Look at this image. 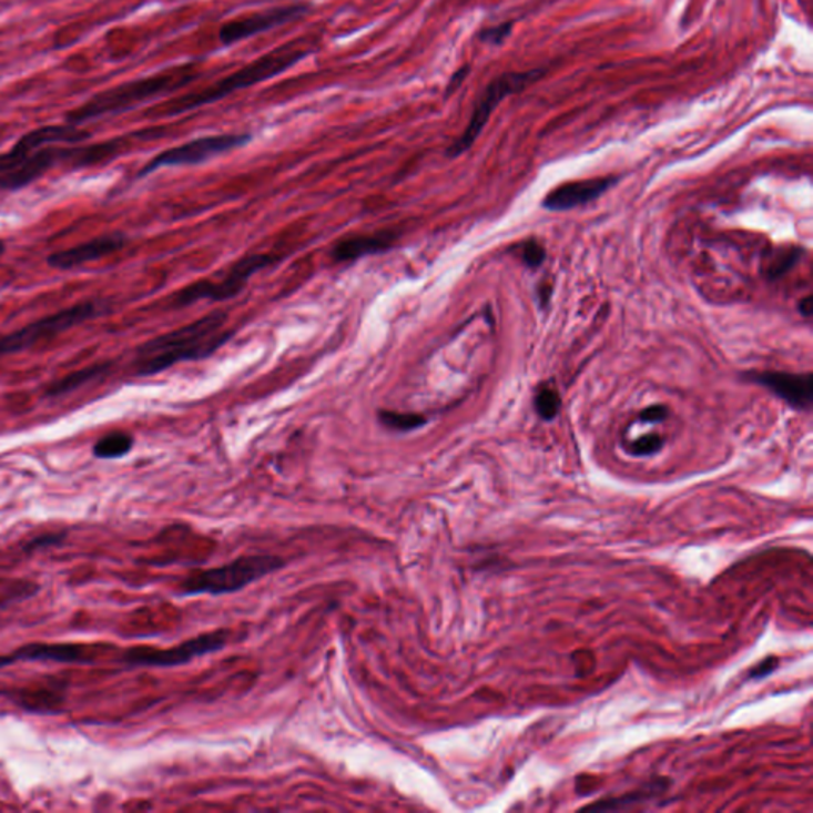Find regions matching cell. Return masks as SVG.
<instances>
[{"mask_svg": "<svg viewBox=\"0 0 813 813\" xmlns=\"http://www.w3.org/2000/svg\"><path fill=\"white\" fill-rule=\"evenodd\" d=\"M104 307L98 303H80L64 308L58 314L48 315L39 322L21 327L9 336L0 337V356L14 355L24 349L34 347L45 338H53L59 334L68 333L72 327L82 325L88 319L98 318Z\"/></svg>", "mask_w": 813, "mask_h": 813, "instance_id": "obj_7", "label": "cell"}, {"mask_svg": "<svg viewBox=\"0 0 813 813\" xmlns=\"http://www.w3.org/2000/svg\"><path fill=\"white\" fill-rule=\"evenodd\" d=\"M226 326L227 316L223 312H215L191 325L146 342L138 349L135 374L139 377H150L164 373L180 360L207 358L230 338Z\"/></svg>", "mask_w": 813, "mask_h": 813, "instance_id": "obj_2", "label": "cell"}, {"mask_svg": "<svg viewBox=\"0 0 813 813\" xmlns=\"http://www.w3.org/2000/svg\"><path fill=\"white\" fill-rule=\"evenodd\" d=\"M252 140L250 134H221L209 135L191 140L183 145L174 146V149L165 150V152L154 156L145 167L140 172V176L152 174L161 167H176V165H194L202 164L220 154L231 152L234 149H241Z\"/></svg>", "mask_w": 813, "mask_h": 813, "instance_id": "obj_9", "label": "cell"}, {"mask_svg": "<svg viewBox=\"0 0 813 813\" xmlns=\"http://www.w3.org/2000/svg\"><path fill=\"white\" fill-rule=\"evenodd\" d=\"M521 256L526 266L536 268L542 266L546 260V250L537 241H529L521 246Z\"/></svg>", "mask_w": 813, "mask_h": 813, "instance_id": "obj_22", "label": "cell"}, {"mask_svg": "<svg viewBox=\"0 0 813 813\" xmlns=\"http://www.w3.org/2000/svg\"><path fill=\"white\" fill-rule=\"evenodd\" d=\"M283 566L285 562L277 557L238 558L220 568L194 570L183 580L182 593L186 596L235 593L253 581L282 569Z\"/></svg>", "mask_w": 813, "mask_h": 813, "instance_id": "obj_5", "label": "cell"}, {"mask_svg": "<svg viewBox=\"0 0 813 813\" xmlns=\"http://www.w3.org/2000/svg\"><path fill=\"white\" fill-rule=\"evenodd\" d=\"M395 242V235L392 233H378L370 235H358V237H348L338 242L333 250V257L337 263L344 261H355L359 257L377 255V253L386 252Z\"/></svg>", "mask_w": 813, "mask_h": 813, "instance_id": "obj_16", "label": "cell"}, {"mask_svg": "<svg viewBox=\"0 0 813 813\" xmlns=\"http://www.w3.org/2000/svg\"><path fill=\"white\" fill-rule=\"evenodd\" d=\"M311 53V48L304 45L303 40H293V42L268 51L264 57L250 62L245 68L238 69L233 75L213 83L212 87L205 88L199 93L180 95V98L172 99L171 102L153 106L149 113L152 116H176L190 112V110L215 104L220 99L227 98L235 91L245 90V88L255 87L257 83L274 79L280 73L294 68L297 62L303 61Z\"/></svg>", "mask_w": 813, "mask_h": 813, "instance_id": "obj_3", "label": "cell"}, {"mask_svg": "<svg viewBox=\"0 0 813 813\" xmlns=\"http://www.w3.org/2000/svg\"><path fill=\"white\" fill-rule=\"evenodd\" d=\"M546 75V69H531L526 72H507L502 75L496 77L491 83L485 88L480 99H478L476 109H474L472 116H470L469 124H467L466 131L463 132L461 138L456 140L454 145L448 149V156L458 157L463 153H466L470 146L476 143L478 135L481 134L485 126L491 118V113L495 112L496 106L500 104V101L507 98V95L524 91L529 84L537 82Z\"/></svg>", "mask_w": 813, "mask_h": 813, "instance_id": "obj_6", "label": "cell"}, {"mask_svg": "<svg viewBox=\"0 0 813 813\" xmlns=\"http://www.w3.org/2000/svg\"><path fill=\"white\" fill-rule=\"evenodd\" d=\"M109 370V364H95V366L84 367L82 370L68 375V377L59 378L48 386L47 396L57 397L69 395V393L75 392L80 386L90 384L94 378L101 377L102 374Z\"/></svg>", "mask_w": 813, "mask_h": 813, "instance_id": "obj_17", "label": "cell"}, {"mask_svg": "<svg viewBox=\"0 0 813 813\" xmlns=\"http://www.w3.org/2000/svg\"><path fill=\"white\" fill-rule=\"evenodd\" d=\"M749 378L758 385L766 386L769 392L797 410H809L812 406V374L753 373L749 374Z\"/></svg>", "mask_w": 813, "mask_h": 813, "instance_id": "obj_14", "label": "cell"}, {"mask_svg": "<svg viewBox=\"0 0 813 813\" xmlns=\"http://www.w3.org/2000/svg\"><path fill=\"white\" fill-rule=\"evenodd\" d=\"M801 253L797 248L782 250V252H779L774 260H772L771 266H769V277L780 278L782 275H785L797 263Z\"/></svg>", "mask_w": 813, "mask_h": 813, "instance_id": "obj_21", "label": "cell"}, {"mask_svg": "<svg viewBox=\"0 0 813 813\" xmlns=\"http://www.w3.org/2000/svg\"><path fill=\"white\" fill-rule=\"evenodd\" d=\"M668 408H665L664 406H651L642 411L640 418H642L643 421L650 423L662 421V419L668 418Z\"/></svg>", "mask_w": 813, "mask_h": 813, "instance_id": "obj_25", "label": "cell"}, {"mask_svg": "<svg viewBox=\"0 0 813 813\" xmlns=\"http://www.w3.org/2000/svg\"><path fill=\"white\" fill-rule=\"evenodd\" d=\"M561 408V399L558 393L551 388H542L536 396V410L543 419H555Z\"/></svg>", "mask_w": 813, "mask_h": 813, "instance_id": "obj_20", "label": "cell"}, {"mask_svg": "<svg viewBox=\"0 0 813 813\" xmlns=\"http://www.w3.org/2000/svg\"><path fill=\"white\" fill-rule=\"evenodd\" d=\"M550 293H551V286L550 285L542 286V294H540V299H542V304H547L548 303V297H550Z\"/></svg>", "mask_w": 813, "mask_h": 813, "instance_id": "obj_30", "label": "cell"}, {"mask_svg": "<svg viewBox=\"0 0 813 813\" xmlns=\"http://www.w3.org/2000/svg\"><path fill=\"white\" fill-rule=\"evenodd\" d=\"M197 75L196 65L183 64L164 70V72L156 73V75L118 84L115 88L94 94L84 104L70 110L65 115V121L69 124L80 126V124L98 120V118L120 115V113L135 109L143 102L153 101V99L161 98V95L182 90V88L199 79Z\"/></svg>", "mask_w": 813, "mask_h": 813, "instance_id": "obj_4", "label": "cell"}, {"mask_svg": "<svg viewBox=\"0 0 813 813\" xmlns=\"http://www.w3.org/2000/svg\"><path fill=\"white\" fill-rule=\"evenodd\" d=\"M272 264V256L252 255L235 264L233 271L220 282H197L176 294V303L187 305L196 303V301H226L237 296L246 282L253 277L261 268Z\"/></svg>", "mask_w": 813, "mask_h": 813, "instance_id": "obj_10", "label": "cell"}, {"mask_svg": "<svg viewBox=\"0 0 813 813\" xmlns=\"http://www.w3.org/2000/svg\"><path fill=\"white\" fill-rule=\"evenodd\" d=\"M382 425L385 428L397 430V433H408V430H415L423 428L428 423V419L417 414H397V411H382L378 415Z\"/></svg>", "mask_w": 813, "mask_h": 813, "instance_id": "obj_19", "label": "cell"}, {"mask_svg": "<svg viewBox=\"0 0 813 813\" xmlns=\"http://www.w3.org/2000/svg\"><path fill=\"white\" fill-rule=\"evenodd\" d=\"M511 29H514V23H502L495 26V28L484 29L478 37H480L481 42L500 45V43L506 42V39H509Z\"/></svg>", "mask_w": 813, "mask_h": 813, "instance_id": "obj_23", "label": "cell"}, {"mask_svg": "<svg viewBox=\"0 0 813 813\" xmlns=\"http://www.w3.org/2000/svg\"><path fill=\"white\" fill-rule=\"evenodd\" d=\"M469 65H465V68H461L458 70V72L455 73L454 77H451L450 83H448L447 87V98L450 94H454L456 90H458L459 87H461L463 82H465L467 73H469Z\"/></svg>", "mask_w": 813, "mask_h": 813, "instance_id": "obj_27", "label": "cell"}, {"mask_svg": "<svg viewBox=\"0 0 813 813\" xmlns=\"http://www.w3.org/2000/svg\"><path fill=\"white\" fill-rule=\"evenodd\" d=\"M91 138L90 132L75 124H54L28 132L9 150L0 154V190L18 191L31 185L58 164L75 167L102 163L115 156L120 142L64 149V143L77 145Z\"/></svg>", "mask_w": 813, "mask_h": 813, "instance_id": "obj_1", "label": "cell"}, {"mask_svg": "<svg viewBox=\"0 0 813 813\" xmlns=\"http://www.w3.org/2000/svg\"><path fill=\"white\" fill-rule=\"evenodd\" d=\"M308 12L307 6H285L277 9L267 10V12L250 14V17L238 18V20L230 21L220 29V42L223 45H234L250 37L263 34L278 26L291 23L297 18L304 17Z\"/></svg>", "mask_w": 813, "mask_h": 813, "instance_id": "obj_11", "label": "cell"}, {"mask_svg": "<svg viewBox=\"0 0 813 813\" xmlns=\"http://www.w3.org/2000/svg\"><path fill=\"white\" fill-rule=\"evenodd\" d=\"M61 539H62V536H59V537L51 536V537H47V539H35V540H32L31 543H29L28 550H34V548H39L40 546H42L43 542H45V540L47 542L54 543Z\"/></svg>", "mask_w": 813, "mask_h": 813, "instance_id": "obj_28", "label": "cell"}, {"mask_svg": "<svg viewBox=\"0 0 813 813\" xmlns=\"http://www.w3.org/2000/svg\"><path fill=\"white\" fill-rule=\"evenodd\" d=\"M102 646L87 643H29L12 654L0 657V669L18 661L94 662Z\"/></svg>", "mask_w": 813, "mask_h": 813, "instance_id": "obj_12", "label": "cell"}, {"mask_svg": "<svg viewBox=\"0 0 813 813\" xmlns=\"http://www.w3.org/2000/svg\"><path fill=\"white\" fill-rule=\"evenodd\" d=\"M616 180L610 179H591L581 180V182L566 183V185L557 187L548 194L543 201V207L548 210H569L580 207V205L590 204L599 196L606 193Z\"/></svg>", "mask_w": 813, "mask_h": 813, "instance_id": "obj_15", "label": "cell"}, {"mask_svg": "<svg viewBox=\"0 0 813 813\" xmlns=\"http://www.w3.org/2000/svg\"><path fill=\"white\" fill-rule=\"evenodd\" d=\"M126 242V235L123 234L99 235L93 241L48 256V266L59 268V271H70V268L80 267L120 252Z\"/></svg>", "mask_w": 813, "mask_h": 813, "instance_id": "obj_13", "label": "cell"}, {"mask_svg": "<svg viewBox=\"0 0 813 813\" xmlns=\"http://www.w3.org/2000/svg\"><path fill=\"white\" fill-rule=\"evenodd\" d=\"M661 447V437L651 434V436L642 437V439H639L638 441H636L634 445H632V454L638 456H649L657 454V451L660 450Z\"/></svg>", "mask_w": 813, "mask_h": 813, "instance_id": "obj_24", "label": "cell"}, {"mask_svg": "<svg viewBox=\"0 0 813 813\" xmlns=\"http://www.w3.org/2000/svg\"><path fill=\"white\" fill-rule=\"evenodd\" d=\"M132 447H134V437L116 430L95 441L93 455L99 459H118L131 454Z\"/></svg>", "mask_w": 813, "mask_h": 813, "instance_id": "obj_18", "label": "cell"}, {"mask_svg": "<svg viewBox=\"0 0 813 813\" xmlns=\"http://www.w3.org/2000/svg\"><path fill=\"white\" fill-rule=\"evenodd\" d=\"M230 640V632L213 631L209 634L199 636V638L186 640L174 649H154V647H132L124 651L123 662L129 665H140V668H175V665L185 664L194 660V658L204 657V654L219 651L226 646Z\"/></svg>", "mask_w": 813, "mask_h": 813, "instance_id": "obj_8", "label": "cell"}, {"mask_svg": "<svg viewBox=\"0 0 813 813\" xmlns=\"http://www.w3.org/2000/svg\"><path fill=\"white\" fill-rule=\"evenodd\" d=\"M800 311L801 314L804 316H811L812 315V297L807 296L804 301L800 304Z\"/></svg>", "mask_w": 813, "mask_h": 813, "instance_id": "obj_29", "label": "cell"}, {"mask_svg": "<svg viewBox=\"0 0 813 813\" xmlns=\"http://www.w3.org/2000/svg\"><path fill=\"white\" fill-rule=\"evenodd\" d=\"M3 253H6V242L0 241V256H2Z\"/></svg>", "mask_w": 813, "mask_h": 813, "instance_id": "obj_31", "label": "cell"}, {"mask_svg": "<svg viewBox=\"0 0 813 813\" xmlns=\"http://www.w3.org/2000/svg\"><path fill=\"white\" fill-rule=\"evenodd\" d=\"M778 665V658H769V660L761 662V664H758L756 668L753 669L752 672H750V677H752V679H761V677H766L771 674V672L774 671Z\"/></svg>", "mask_w": 813, "mask_h": 813, "instance_id": "obj_26", "label": "cell"}]
</instances>
